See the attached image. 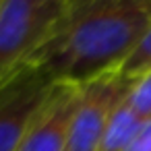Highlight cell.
Returning a JSON list of instances; mask_svg holds the SVG:
<instances>
[{"label": "cell", "mask_w": 151, "mask_h": 151, "mask_svg": "<svg viewBox=\"0 0 151 151\" xmlns=\"http://www.w3.org/2000/svg\"><path fill=\"white\" fill-rule=\"evenodd\" d=\"M68 6L70 0H0V91L35 68Z\"/></svg>", "instance_id": "obj_2"}, {"label": "cell", "mask_w": 151, "mask_h": 151, "mask_svg": "<svg viewBox=\"0 0 151 151\" xmlns=\"http://www.w3.org/2000/svg\"><path fill=\"white\" fill-rule=\"evenodd\" d=\"M126 151H151V120L143 122V126L139 128Z\"/></svg>", "instance_id": "obj_9"}, {"label": "cell", "mask_w": 151, "mask_h": 151, "mask_svg": "<svg viewBox=\"0 0 151 151\" xmlns=\"http://www.w3.org/2000/svg\"><path fill=\"white\" fill-rule=\"evenodd\" d=\"M141 126H143V120L128 106V101L124 97L120 101V106L114 110L97 151H126V147L130 145V141L134 139V134L139 132Z\"/></svg>", "instance_id": "obj_6"}, {"label": "cell", "mask_w": 151, "mask_h": 151, "mask_svg": "<svg viewBox=\"0 0 151 151\" xmlns=\"http://www.w3.org/2000/svg\"><path fill=\"white\" fill-rule=\"evenodd\" d=\"M83 85L54 81L33 114L19 151H66Z\"/></svg>", "instance_id": "obj_4"}, {"label": "cell", "mask_w": 151, "mask_h": 151, "mask_svg": "<svg viewBox=\"0 0 151 151\" xmlns=\"http://www.w3.org/2000/svg\"><path fill=\"white\" fill-rule=\"evenodd\" d=\"M130 85L132 81L126 79L120 70L108 73L83 85L81 97L73 116L66 151H97L99 149L106 126L114 110L126 97Z\"/></svg>", "instance_id": "obj_3"}, {"label": "cell", "mask_w": 151, "mask_h": 151, "mask_svg": "<svg viewBox=\"0 0 151 151\" xmlns=\"http://www.w3.org/2000/svg\"><path fill=\"white\" fill-rule=\"evenodd\" d=\"M52 83L37 68H29L0 91V151H19L29 122Z\"/></svg>", "instance_id": "obj_5"}, {"label": "cell", "mask_w": 151, "mask_h": 151, "mask_svg": "<svg viewBox=\"0 0 151 151\" xmlns=\"http://www.w3.org/2000/svg\"><path fill=\"white\" fill-rule=\"evenodd\" d=\"M120 73L134 81L147 73H151V27L147 29V33L143 35V40L139 42V46L134 48V52L128 56V60L122 64Z\"/></svg>", "instance_id": "obj_7"}, {"label": "cell", "mask_w": 151, "mask_h": 151, "mask_svg": "<svg viewBox=\"0 0 151 151\" xmlns=\"http://www.w3.org/2000/svg\"><path fill=\"white\" fill-rule=\"evenodd\" d=\"M126 101L139 114V118L143 122L151 120V73L132 81V85L126 93Z\"/></svg>", "instance_id": "obj_8"}, {"label": "cell", "mask_w": 151, "mask_h": 151, "mask_svg": "<svg viewBox=\"0 0 151 151\" xmlns=\"http://www.w3.org/2000/svg\"><path fill=\"white\" fill-rule=\"evenodd\" d=\"M151 27V0H70L35 68L50 81L87 85L120 70Z\"/></svg>", "instance_id": "obj_1"}]
</instances>
